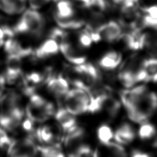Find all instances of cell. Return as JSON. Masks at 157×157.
I'll return each mask as SVG.
<instances>
[{
    "instance_id": "19",
    "label": "cell",
    "mask_w": 157,
    "mask_h": 157,
    "mask_svg": "<svg viewBox=\"0 0 157 157\" xmlns=\"http://www.w3.org/2000/svg\"><path fill=\"white\" fill-rule=\"evenodd\" d=\"M38 152L41 157H65L59 145H47L46 146H37Z\"/></svg>"
},
{
    "instance_id": "4",
    "label": "cell",
    "mask_w": 157,
    "mask_h": 157,
    "mask_svg": "<svg viewBox=\"0 0 157 157\" xmlns=\"http://www.w3.org/2000/svg\"><path fill=\"white\" fill-rule=\"evenodd\" d=\"M89 103L88 92L81 88L70 90L64 96L65 108L72 115H78L88 112Z\"/></svg>"
},
{
    "instance_id": "13",
    "label": "cell",
    "mask_w": 157,
    "mask_h": 157,
    "mask_svg": "<svg viewBox=\"0 0 157 157\" xmlns=\"http://www.w3.org/2000/svg\"><path fill=\"white\" fill-rule=\"evenodd\" d=\"M122 56L119 52L109 51L100 59L99 66L105 71H113L116 69L121 63Z\"/></svg>"
},
{
    "instance_id": "7",
    "label": "cell",
    "mask_w": 157,
    "mask_h": 157,
    "mask_svg": "<svg viewBox=\"0 0 157 157\" xmlns=\"http://www.w3.org/2000/svg\"><path fill=\"white\" fill-rule=\"evenodd\" d=\"M59 50L67 60L75 65H81L86 63V56L78 50V48L71 43L68 39L59 44Z\"/></svg>"
},
{
    "instance_id": "18",
    "label": "cell",
    "mask_w": 157,
    "mask_h": 157,
    "mask_svg": "<svg viewBox=\"0 0 157 157\" xmlns=\"http://www.w3.org/2000/svg\"><path fill=\"white\" fill-rule=\"evenodd\" d=\"M55 19L58 24V26L62 29H78L83 26V25L86 24V22L83 19L76 18V17L66 19Z\"/></svg>"
},
{
    "instance_id": "28",
    "label": "cell",
    "mask_w": 157,
    "mask_h": 157,
    "mask_svg": "<svg viewBox=\"0 0 157 157\" xmlns=\"http://www.w3.org/2000/svg\"><path fill=\"white\" fill-rule=\"evenodd\" d=\"M75 1L81 2V4H83V6H84L87 8V6H88L90 2V0H75Z\"/></svg>"
},
{
    "instance_id": "3",
    "label": "cell",
    "mask_w": 157,
    "mask_h": 157,
    "mask_svg": "<svg viewBox=\"0 0 157 157\" xmlns=\"http://www.w3.org/2000/svg\"><path fill=\"white\" fill-rule=\"evenodd\" d=\"M157 108V95L149 91L137 101L133 106L126 110L128 117L134 122L147 121Z\"/></svg>"
},
{
    "instance_id": "17",
    "label": "cell",
    "mask_w": 157,
    "mask_h": 157,
    "mask_svg": "<svg viewBox=\"0 0 157 157\" xmlns=\"http://www.w3.org/2000/svg\"><path fill=\"white\" fill-rule=\"evenodd\" d=\"M35 138L45 145H52L55 139L54 132L49 125H44L35 130Z\"/></svg>"
},
{
    "instance_id": "12",
    "label": "cell",
    "mask_w": 157,
    "mask_h": 157,
    "mask_svg": "<svg viewBox=\"0 0 157 157\" xmlns=\"http://www.w3.org/2000/svg\"><path fill=\"white\" fill-rule=\"evenodd\" d=\"M56 2L55 19H66L75 17V8L68 0H55Z\"/></svg>"
},
{
    "instance_id": "26",
    "label": "cell",
    "mask_w": 157,
    "mask_h": 157,
    "mask_svg": "<svg viewBox=\"0 0 157 157\" xmlns=\"http://www.w3.org/2000/svg\"><path fill=\"white\" fill-rule=\"evenodd\" d=\"M131 157H152L150 154L145 153L144 152H141V151L135 150L134 151L132 154Z\"/></svg>"
},
{
    "instance_id": "6",
    "label": "cell",
    "mask_w": 157,
    "mask_h": 157,
    "mask_svg": "<svg viewBox=\"0 0 157 157\" xmlns=\"http://www.w3.org/2000/svg\"><path fill=\"white\" fill-rule=\"evenodd\" d=\"M94 34H97L99 36L100 41L103 40L109 43H113L121 39L123 32L121 26L116 21H110L105 22Z\"/></svg>"
},
{
    "instance_id": "14",
    "label": "cell",
    "mask_w": 157,
    "mask_h": 157,
    "mask_svg": "<svg viewBox=\"0 0 157 157\" xmlns=\"http://www.w3.org/2000/svg\"><path fill=\"white\" fill-rule=\"evenodd\" d=\"M27 0H0V9L8 15H17L23 13Z\"/></svg>"
},
{
    "instance_id": "24",
    "label": "cell",
    "mask_w": 157,
    "mask_h": 157,
    "mask_svg": "<svg viewBox=\"0 0 157 157\" xmlns=\"http://www.w3.org/2000/svg\"><path fill=\"white\" fill-rule=\"evenodd\" d=\"M51 0H28L31 9L37 10L44 6Z\"/></svg>"
},
{
    "instance_id": "2",
    "label": "cell",
    "mask_w": 157,
    "mask_h": 157,
    "mask_svg": "<svg viewBox=\"0 0 157 157\" xmlns=\"http://www.w3.org/2000/svg\"><path fill=\"white\" fill-rule=\"evenodd\" d=\"M29 97V101L25 108V113L33 121L43 123L55 115L56 111L52 103L36 93L30 95Z\"/></svg>"
},
{
    "instance_id": "27",
    "label": "cell",
    "mask_w": 157,
    "mask_h": 157,
    "mask_svg": "<svg viewBox=\"0 0 157 157\" xmlns=\"http://www.w3.org/2000/svg\"><path fill=\"white\" fill-rule=\"evenodd\" d=\"M6 81L4 77V75H0V97L4 92V86L6 85Z\"/></svg>"
},
{
    "instance_id": "23",
    "label": "cell",
    "mask_w": 157,
    "mask_h": 157,
    "mask_svg": "<svg viewBox=\"0 0 157 157\" xmlns=\"http://www.w3.org/2000/svg\"><path fill=\"white\" fill-rule=\"evenodd\" d=\"M77 39L78 46L81 48H83L90 47L92 44L94 42L92 39L90 33L86 29L79 33V34L78 35Z\"/></svg>"
},
{
    "instance_id": "9",
    "label": "cell",
    "mask_w": 157,
    "mask_h": 157,
    "mask_svg": "<svg viewBox=\"0 0 157 157\" xmlns=\"http://www.w3.org/2000/svg\"><path fill=\"white\" fill-rule=\"evenodd\" d=\"M92 157H128L123 147L117 143L101 144L92 154Z\"/></svg>"
},
{
    "instance_id": "21",
    "label": "cell",
    "mask_w": 157,
    "mask_h": 157,
    "mask_svg": "<svg viewBox=\"0 0 157 157\" xmlns=\"http://www.w3.org/2000/svg\"><path fill=\"white\" fill-rule=\"evenodd\" d=\"M97 138L101 144H105L114 139V132L107 124L100 125L97 130Z\"/></svg>"
},
{
    "instance_id": "1",
    "label": "cell",
    "mask_w": 157,
    "mask_h": 157,
    "mask_svg": "<svg viewBox=\"0 0 157 157\" xmlns=\"http://www.w3.org/2000/svg\"><path fill=\"white\" fill-rule=\"evenodd\" d=\"M46 21L38 11L29 9L24 11L19 20L13 28L15 35H30L39 37L44 33Z\"/></svg>"
},
{
    "instance_id": "15",
    "label": "cell",
    "mask_w": 157,
    "mask_h": 157,
    "mask_svg": "<svg viewBox=\"0 0 157 157\" xmlns=\"http://www.w3.org/2000/svg\"><path fill=\"white\" fill-rule=\"evenodd\" d=\"M55 117L59 125L66 132L77 125L76 119L74 115L70 113L65 108H59L57 112H55Z\"/></svg>"
},
{
    "instance_id": "11",
    "label": "cell",
    "mask_w": 157,
    "mask_h": 157,
    "mask_svg": "<svg viewBox=\"0 0 157 157\" xmlns=\"http://www.w3.org/2000/svg\"><path fill=\"white\" fill-rule=\"evenodd\" d=\"M114 139L119 144H128L135 139V132L130 124L124 123L114 133Z\"/></svg>"
},
{
    "instance_id": "10",
    "label": "cell",
    "mask_w": 157,
    "mask_h": 157,
    "mask_svg": "<svg viewBox=\"0 0 157 157\" xmlns=\"http://www.w3.org/2000/svg\"><path fill=\"white\" fill-rule=\"evenodd\" d=\"M59 51V44L55 39L48 38L37 49L33 50V56L38 59H45L57 55Z\"/></svg>"
},
{
    "instance_id": "5",
    "label": "cell",
    "mask_w": 157,
    "mask_h": 157,
    "mask_svg": "<svg viewBox=\"0 0 157 157\" xmlns=\"http://www.w3.org/2000/svg\"><path fill=\"white\" fill-rule=\"evenodd\" d=\"M37 154L38 147L33 136L12 140L6 150L7 157H37Z\"/></svg>"
},
{
    "instance_id": "16",
    "label": "cell",
    "mask_w": 157,
    "mask_h": 157,
    "mask_svg": "<svg viewBox=\"0 0 157 157\" xmlns=\"http://www.w3.org/2000/svg\"><path fill=\"white\" fill-rule=\"evenodd\" d=\"M143 68L145 74V82L157 83V57H150L143 61Z\"/></svg>"
},
{
    "instance_id": "20",
    "label": "cell",
    "mask_w": 157,
    "mask_h": 157,
    "mask_svg": "<svg viewBox=\"0 0 157 157\" xmlns=\"http://www.w3.org/2000/svg\"><path fill=\"white\" fill-rule=\"evenodd\" d=\"M121 108L120 103L108 94L103 103V109H105L110 117H115Z\"/></svg>"
},
{
    "instance_id": "25",
    "label": "cell",
    "mask_w": 157,
    "mask_h": 157,
    "mask_svg": "<svg viewBox=\"0 0 157 157\" xmlns=\"http://www.w3.org/2000/svg\"><path fill=\"white\" fill-rule=\"evenodd\" d=\"M6 39V35L4 26L0 27V48L3 47L4 41Z\"/></svg>"
},
{
    "instance_id": "22",
    "label": "cell",
    "mask_w": 157,
    "mask_h": 157,
    "mask_svg": "<svg viewBox=\"0 0 157 157\" xmlns=\"http://www.w3.org/2000/svg\"><path fill=\"white\" fill-rule=\"evenodd\" d=\"M138 133L141 140H149L155 136L156 130L152 123L145 121L141 123Z\"/></svg>"
},
{
    "instance_id": "8",
    "label": "cell",
    "mask_w": 157,
    "mask_h": 157,
    "mask_svg": "<svg viewBox=\"0 0 157 157\" xmlns=\"http://www.w3.org/2000/svg\"><path fill=\"white\" fill-rule=\"evenodd\" d=\"M46 86L50 93L58 97H64L70 90L67 78H64L61 75L50 76L46 81Z\"/></svg>"
}]
</instances>
